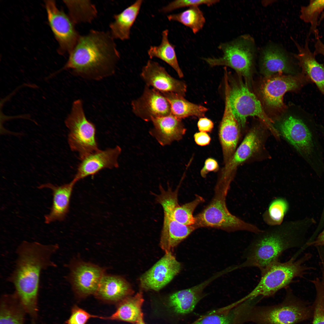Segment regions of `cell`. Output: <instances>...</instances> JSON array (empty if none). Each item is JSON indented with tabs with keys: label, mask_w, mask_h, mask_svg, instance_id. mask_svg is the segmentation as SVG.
I'll return each mask as SVG.
<instances>
[{
	"label": "cell",
	"mask_w": 324,
	"mask_h": 324,
	"mask_svg": "<svg viewBox=\"0 0 324 324\" xmlns=\"http://www.w3.org/2000/svg\"><path fill=\"white\" fill-rule=\"evenodd\" d=\"M283 136L319 177L324 174V149L317 124L310 116H288L281 123Z\"/></svg>",
	"instance_id": "obj_4"
},
{
	"label": "cell",
	"mask_w": 324,
	"mask_h": 324,
	"mask_svg": "<svg viewBox=\"0 0 324 324\" xmlns=\"http://www.w3.org/2000/svg\"><path fill=\"white\" fill-rule=\"evenodd\" d=\"M214 124L210 119L206 117L200 118L197 123V126L200 132H210L213 128Z\"/></svg>",
	"instance_id": "obj_43"
},
{
	"label": "cell",
	"mask_w": 324,
	"mask_h": 324,
	"mask_svg": "<svg viewBox=\"0 0 324 324\" xmlns=\"http://www.w3.org/2000/svg\"><path fill=\"white\" fill-rule=\"evenodd\" d=\"M167 17L170 21L177 22L189 27L195 34L202 28L206 22L203 13L197 6L190 7L178 13L170 14Z\"/></svg>",
	"instance_id": "obj_33"
},
{
	"label": "cell",
	"mask_w": 324,
	"mask_h": 324,
	"mask_svg": "<svg viewBox=\"0 0 324 324\" xmlns=\"http://www.w3.org/2000/svg\"><path fill=\"white\" fill-rule=\"evenodd\" d=\"M114 39L110 32L92 30L80 36L60 70H70L74 76L99 80L115 73L120 58Z\"/></svg>",
	"instance_id": "obj_2"
},
{
	"label": "cell",
	"mask_w": 324,
	"mask_h": 324,
	"mask_svg": "<svg viewBox=\"0 0 324 324\" xmlns=\"http://www.w3.org/2000/svg\"><path fill=\"white\" fill-rule=\"evenodd\" d=\"M225 102L223 116L219 129V136L224 161L226 164L234 153L239 137V126L232 112L229 99V85L224 84Z\"/></svg>",
	"instance_id": "obj_18"
},
{
	"label": "cell",
	"mask_w": 324,
	"mask_h": 324,
	"mask_svg": "<svg viewBox=\"0 0 324 324\" xmlns=\"http://www.w3.org/2000/svg\"><path fill=\"white\" fill-rule=\"evenodd\" d=\"M194 324H230L229 317L222 314H213L207 315Z\"/></svg>",
	"instance_id": "obj_41"
},
{
	"label": "cell",
	"mask_w": 324,
	"mask_h": 324,
	"mask_svg": "<svg viewBox=\"0 0 324 324\" xmlns=\"http://www.w3.org/2000/svg\"><path fill=\"white\" fill-rule=\"evenodd\" d=\"M262 72L266 77L292 73V68L287 56L283 50L271 46L263 51L261 60Z\"/></svg>",
	"instance_id": "obj_25"
},
{
	"label": "cell",
	"mask_w": 324,
	"mask_h": 324,
	"mask_svg": "<svg viewBox=\"0 0 324 324\" xmlns=\"http://www.w3.org/2000/svg\"><path fill=\"white\" fill-rule=\"evenodd\" d=\"M56 244H44L23 241L16 250L14 268L8 278L25 310L32 316L37 311V300L42 272L55 267L53 255L58 250Z\"/></svg>",
	"instance_id": "obj_3"
},
{
	"label": "cell",
	"mask_w": 324,
	"mask_h": 324,
	"mask_svg": "<svg viewBox=\"0 0 324 324\" xmlns=\"http://www.w3.org/2000/svg\"><path fill=\"white\" fill-rule=\"evenodd\" d=\"M230 187L216 185L214 195L210 203L195 217L196 229L210 227L229 232L246 231L257 233L259 227L231 214L227 207L226 197Z\"/></svg>",
	"instance_id": "obj_6"
},
{
	"label": "cell",
	"mask_w": 324,
	"mask_h": 324,
	"mask_svg": "<svg viewBox=\"0 0 324 324\" xmlns=\"http://www.w3.org/2000/svg\"><path fill=\"white\" fill-rule=\"evenodd\" d=\"M133 293L129 283L117 275L105 274L102 277L94 295L101 300L119 302Z\"/></svg>",
	"instance_id": "obj_22"
},
{
	"label": "cell",
	"mask_w": 324,
	"mask_h": 324,
	"mask_svg": "<svg viewBox=\"0 0 324 324\" xmlns=\"http://www.w3.org/2000/svg\"><path fill=\"white\" fill-rule=\"evenodd\" d=\"M323 209V210L324 211V204Z\"/></svg>",
	"instance_id": "obj_49"
},
{
	"label": "cell",
	"mask_w": 324,
	"mask_h": 324,
	"mask_svg": "<svg viewBox=\"0 0 324 324\" xmlns=\"http://www.w3.org/2000/svg\"><path fill=\"white\" fill-rule=\"evenodd\" d=\"M25 311L15 292L3 295L1 302L0 324H23Z\"/></svg>",
	"instance_id": "obj_31"
},
{
	"label": "cell",
	"mask_w": 324,
	"mask_h": 324,
	"mask_svg": "<svg viewBox=\"0 0 324 324\" xmlns=\"http://www.w3.org/2000/svg\"><path fill=\"white\" fill-rule=\"evenodd\" d=\"M204 201L202 197L197 195L192 201L176 207L170 218L184 225H194L196 220L193 212L196 207Z\"/></svg>",
	"instance_id": "obj_36"
},
{
	"label": "cell",
	"mask_w": 324,
	"mask_h": 324,
	"mask_svg": "<svg viewBox=\"0 0 324 324\" xmlns=\"http://www.w3.org/2000/svg\"><path fill=\"white\" fill-rule=\"evenodd\" d=\"M169 32L167 29L162 32L160 44L158 46H151L148 54L151 59L157 58L166 63L176 71L180 78H182L184 74L178 63L175 46L169 41Z\"/></svg>",
	"instance_id": "obj_30"
},
{
	"label": "cell",
	"mask_w": 324,
	"mask_h": 324,
	"mask_svg": "<svg viewBox=\"0 0 324 324\" xmlns=\"http://www.w3.org/2000/svg\"><path fill=\"white\" fill-rule=\"evenodd\" d=\"M295 254L287 261L279 260L273 262L260 270L261 278L255 287L241 301L252 300L259 297H269L280 290L286 288L297 278H304L308 271L315 268L304 264L312 257L306 253L298 259Z\"/></svg>",
	"instance_id": "obj_5"
},
{
	"label": "cell",
	"mask_w": 324,
	"mask_h": 324,
	"mask_svg": "<svg viewBox=\"0 0 324 324\" xmlns=\"http://www.w3.org/2000/svg\"><path fill=\"white\" fill-rule=\"evenodd\" d=\"M260 132L258 129L254 128L248 133L231 158L225 164L219 179L231 182L238 166L260 148L261 143Z\"/></svg>",
	"instance_id": "obj_19"
},
{
	"label": "cell",
	"mask_w": 324,
	"mask_h": 324,
	"mask_svg": "<svg viewBox=\"0 0 324 324\" xmlns=\"http://www.w3.org/2000/svg\"><path fill=\"white\" fill-rule=\"evenodd\" d=\"M150 134L162 146L170 145L181 139L186 131L182 119L172 114L154 118Z\"/></svg>",
	"instance_id": "obj_21"
},
{
	"label": "cell",
	"mask_w": 324,
	"mask_h": 324,
	"mask_svg": "<svg viewBox=\"0 0 324 324\" xmlns=\"http://www.w3.org/2000/svg\"><path fill=\"white\" fill-rule=\"evenodd\" d=\"M194 138L196 144L201 146L208 145L211 140V137L208 134L203 132L196 133L194 135Z\"/></svg>",
	"instance_id": "obj_44"
},
{
	"label": "cell",
	"mask_w": 324,
	"mask_h": 324,
	"mask_svg": "<svg viewBox=\"0 0 324 324\" xmlns=\"http://www.w3.org/2000/svg\"><path fill=\"white\" fill-rule=\"evenodd\" d=\"M218 0H177L170 2L166 6L162 7L160 12L166 14L177 9L186 7L189 8L194 6L205 4L208 6L218 3Z\"/></svg>",
	"instance_id": "obj_39"
},
{
	"label": "cell",
	"mask_w": 324,
	"mask_h": 324,
	"mask_svg": "<svg viewBox=\"0 0 324 324\" xmlns=\"http://www.w3.org/2000/svg\"><path fill=\"white\" fill-rule=\"evenodd\" d=\"M314 44L315 51L314 52L316 55H322L324 56V44L322 42L319 37H316Z\"/></svg>",
	"instance_id": "obj_46"
},
{
	"label": "cell",
	"mask_w": 324,
	"mask_h": 324,
	"mask_svg": "<svg viewBox=\"0 0 324 324\" xmlns=\"http://www.w3.org/2000/svg\"><path fill=\"white\" fill-rule=\"evenodd\" d=\"M135 324H145V323L143 321V319H142L136 322Z\"/></svg>",
	"instance_id": "obj_48"
},
{
	"label": "cell",
	"mask_w": 324,
	"mask_h": 324,
	"mask_svg": "<svg viewBox=\"0 0 324 324\" xmlns=\"http://www.w3.org/2000/svg\"><path fill=\"white\" fill-rule=\"evenodd\" d=\"M314 286L316 297L312 308L313 324H324V271L320 278L310 280Z\"/></svg>",
	"instance_id": "obj_35"
},
{
	"label": "cell",
	"mask_w": 324,
	"mask_h": 324,
	"mask_svg": "<svg viewBox=\"0 0 324 324\" xmlns=\"http://www.w3.org/2000/svg\"><path fill=\"white\" fill-rule=\"evenodd\" d=\"M219 169V165L217 161L212 158L206 159L203 167L200 171V174L203 178H205L206 175L210 172H216Z\"/></svg>",
	"instance_id": "obj_42"
},
{
	"label": "cell",
	"mask_w": 324,
	"mask_h": 324,
	"mask_svg": "<svg viewBox=\"0 0 324 324\" xmlns=\"http://www.w3.org/2000/svg\"><path fill=\"white\" fill-rule=\"evenodd\" d=\"M100 316L92 314L75 305L72 309L71 315L66 322V324H86L89 319L100 318Z\"/></svg>",
	"instance_id": "obj_40"
},
{
	"label": "cell",
	"mask_w": 324,
	"mask_h": 324,
	"mask_svg": "<svg viewBox=\"0 0 324 324\" xmlns=\"http://www.w3.org/2000/svg\"><path fill=\"white\" fill-rule=\"evenodd\" d=\"M229 99L231 109L240 127H244L247 119L256 117L276 138L279 134L265 112L260 100L243 81L229 83Z\"/></svg>",
	"instance_id": "obj_9"
},
{
	"label": "cell",
	"mask_w": 324,
	"mask_h": 324,
	"mask_svg": "<svg viewBox=\"0 0 324 324\" xmlns=\"http://www.w3.org/2000/svg\"><path fill=\"white\" fill-rule=\"evenodd\" d=\"M70 270L69 281L75 293L82 298L95 294L105 274L103 268L82 261L72 264Z\"/></svg>",
	"instance_id": "obj_13"
},
{
	"label": "cell",
	"mask_w": 324,
	"mask_h": 324,
	"mask_svg": "<svg viewBox=\"0 0 324 324\" xmlns=\"http://www.w3.org/2000/svg\"><path fill=\"white\" fill-rule=\"evenodd\" d=\"M69 132L68 142L70 150L78 154L81 160L99 150L95 125L86 118L82 101L73 102L65 121Z\"/></svg>",
	"instance_id": "obj_8"
},
{
	"label": "cell",
	"mask_w": 324,
	"mask_h": 324,
	"mask_svg": "<svg viewBox=\"0 0 324 324\" xmlns=\"http://www.w3.org/2000/svg\"><path fill=\"white\" fill-rule=\"evenodd\" d=\"M143 3L136 1L119 14H115L114 21L110 25V32L114 39L122 40L130 38V30L139 13Z\"/></svg>",
	"instance_id": "obj_27"
},
{
	"label": "cell",
	"mask_w": 324,
	"mask_h": 324,
	"mask_svg": "<svg viewBox=\"0 0 324 324\" xmlns=\"http://www.w3.org/2000/svg\"><path fill=\"white\" fill-rule=\"evenodd\" d=\"M181 269V265L172 252L164 255L140 279V285L146 290L158 291L169 283Z\"/></svg>",
	"instance_id": "obj_14"
},
{
	"label": "cell",
	"mask_w": 324,
	"mask_h": 324,
	"mask_svg": "<svg viewBox=\"0 0 324 324\" xmlns=\"http://www.w3.org/2000/svg\"><path fill=\"white\" fill-rule=\"evenodd\" d=\"M144 300L140 292L133 296H129L119 302L116 311L108 316H101V319L118 320L135 324L143 319L142 306Z\"/></svg>",
	"instance_id": "obj_28"
},
{
	"label": "cell",
	"mask_w": 324,
	"mask_h": 324,
	"mask_svg": "<svg viewBox=\"0 0 324 324\" xmlns=\"http://www.w3.org/2000/svg\"><path fill=\"white\" fill-rule=\"evenodd\" d=\"M316 224L314 218L306 217L262 230L255 234L244 252L245 260L237 265V268L254 267L261 270L278 261L285 251L296 248L302 250L308 240V232Z\"/></svg>",
	"instance_id": "obj_1"
},
{
	"label": "cell",
	"mask_w": 324,
	"mask_h": 324,
	"mask_svg": "<svg viewBox=\"0 0 324 324\" xmlns=\"http://www.w3.org/2000/svg\"><path fill=\"white\" fill-rule=\"evenodd\" d=\"M310 80L302 73L298 75H277L266 77L262 82L260 91L268 107L280 109L284 106V96L287 92L299 90Z\"/></svg>",
	"instance_id": "obj_11"
},
{
	"label": "cell",
	"mask_w": 324,
	"mask_h": 324,
	"mask_svg": "<svg viewBox=\"0 0 324 324\" xmlns=\"http://www.w3.org/2000/svg\"><path fill=\"white\" fill-rule=\"evenodd\" d=\"M324 9V0H311L307 6L301 8L300 18L305 22L310 24L311 30L315 37L319 36L317 29L318 18Z\"/></svg>",
	"instance_id": "obj_37"
},
{
	"label": "cell",
	"mask_w": 324,
	"mask_h": 324,
	"mask_svg": "<svg viewBox=\"0 0 324 324\" xmlns=\"http://www.w3.org/2000/svg\"><path fill=\"white\" fill-rule=\"evenodd\" d=\"M140 76L145 86L160 92H172L184 96L187 86L183 81L171 76L158 62L148 60L143 67Z\"/></svg>",
	"instance_id": "obj_16"
},
{
	"label": "cell",
	"mask_w": 324,
	"mask_h": 324,
	"mask_svg": "<svg viewBox=\"0 0 324 324\" xmlns=\"http://www.w3.org/2000/svg\"><path fill=\"white\" fill-rule=\"evenodd\" d=\"M49 24L59 45L60 54H68L76 45L80 35L68 15L57 7L54 0L45 1Z\"/></svg>",
	"instance_id": "obj_12"
},
{
	"label": "cell",
	"mask_w": 324,
	"mask_h": 324,
	"mask_svg": "<svg viewBox=\"0 0 324 324\" xmlns=\"http://www.w3.org/2000/svg\"><path fill=\"white\" fill-rule=\"evenodd\" d=\"M212 278L173 293L169 298V305L177 313L184 314L191 312L202 298L203 290Z\"/></svg>",
	"instance_id": "obj_26"
},
{
	"label": "cell",
	"mask_w": 324,
	"mask_h": 324,
	"mask_svg": "<svg viewBox=\"0 0 324 324\" xmlns=\"http://www.w3.org/2000/svg\"><path fill=\"white\" fill-rule=\"evenodd\" d=\"M309 246L324 247V228L314 240L306 244L304 248Z\"/></svg>",
	"instance_id": "obj_45"
},
{
	"label": "cell",
	"mask_w": 324,
	"mask_h": 324,
	"mask_svg": "<svg viewBox=\"0 0 324 324\" xmlns=\"http://www.w3.org/2000/svg\"><path fill=\"white\" fill-rule=\"evenodd\" d=\"M168 101L171 114L181 119L190 116H204L208 110L205 107L191 103L184 96L172 92H161Z\"/></svg>",
	"instance_id": "obj_29"
},
{
	"label": "cell",
	"mask_w": 324,
	"mask_h": 324,
	"mask_svg": "<svg viewBox=\"0 0 324 324\" xmlns=\"http://www.w3.org/2000/svg\"><path fill=\"white\" fill-rule=\"evenodd\" d=\"M289 209V203L285 198L278 197L273 200L262 215L264 222L270 226H278L283 223Z\"/></svg>",
	"instance_id": "obj_34"
},
{
	"label": "cell",
	"mask_w": 324,
	"mask_h": 324,
	"mask_svg": "<svg viewBox=\"0 0 324 324\" xmlns=\"http://www.w3.org/2000/svg\"><path fill=\"white\" fill-rule=\"evenodd\" d=\"M179 185L174 191H172L168 185L165 190L160 185V194L155 195L156 201L161 205L163 209L164 215L171 218L176 207L179 205L178 201V193Z\"/></svg>",
	"instance_id": "obj_38"
},
{
	"label": "cell",
	"mask_w": 324,
	"mask_h": 324,
	"mask_svg": "<svg viewBox=\"0 0 324 324\" xmlns=\"http://www.w3.org/2000/svg\"><path fill=\"white\" fill-rule=\"evenodd\" d=\"M296 44L298 53L295 56L298 61L302 73L315 84L324 95V66L317 61L316 55L310 50L308 39L306 40L304 46Z\"/></svg>",
	"instance_id": "obj_24"
},
{
	"label": "cell",
	"mask_w": 324,
	"mask_h": 324,
	"mask_svg": "<svg viewBox=\"0 0 324 324\" xmlns=\"http://www.w3.org/2000/svg\"><path fill=\"white\" fill-rule=\"evenodd\" d=\"M196 229L193 225L187 226L164 215L160 245L165 253L172 252L174 249Z\"/></svg>",
	"instance_id": "obj_23"
},
{
	"label": "cell",
	"mask_w": 324,
	"mask_h": 324,
	"mask_svg": "<svg viewBox=\"0 0 324 324\" xmlns=\"http://www.w3.org/2000/svg\"><path fill=\"white\" fill-rule=\"evenodd\" d=\"M284 302L272 306L251 309L247 313L248 321L257 324H296L312 315V309L296 297L289 287Z\"/></svg>",
	"instance_id": "obj_7"
},
{
	"label": "cell",
	"mask_w": 324,
	"mask_h": 324,
	"mask_svg": "<svg viewBox=\"0 0 324 324\" xmlns=\"http://www.w3.org/2000/svg\"><path fill=\"white\" fill-rule=\"evenodd\" d=\"M121 152V147L117 146L104 150L99 149L88 155L81 160L73 180L76 182L103 169L118 168V158Z\"/></svg>",
	"instance_id": "obj_17"
},
{
	"label": "cell",
	"mask_w": 324,
	"mask_h": 324,
	"mask_svg": "<svg viewBox=\"0 0 324 324\" xmlns=\"http://www.w3.org/2000/svg\"><path fill=\"white\" fill-rule=\"evenodd\" d=\"M69 11L68 15L75 24L90 23L96 17L97 11L89 0L63 1Z\"/></svg>",
	"instance_id": "obj_32"
},
{
	"label": "cell",
	"mask_w": 324,
	"mask_h": 324,
	"mask_svg": "<svg viewBox=\"0 0 324 324\" xmlns=\"http://www.w3.org/2000/svg\"><path fill=\"white\" fill-rule=\"evenodd\" d=\"M316 248L320 260V264L324 266V247H317Z\"/></svg>",
	"instance_id": "obj_47"
},
{
	"label": "cell",
	"mask_w": 324,
	"mask_h": 324,
	"mask_svg": "<svg viewBox=\"0 0 324 324\" xmlns=\"http://www.w3.org/2000/svg\"><path fill=\"white\" fill-rule=\"evenodd\" d=\"M76 183L73 180L60 186L47 183L38 186V189L47 188L52 192V205L50 212L44 216L45 223L49 224L65 219L69 211L70 198Z\"/></svg>",
	"instance_id": "obj_20"
},
{
	"label": "cell",
	"mask_w": 324,
	"mask_h": 324,
	"mask_svg": "<svg viewBox=\"0 0 324 324\" xmlns=\"http://www.w3.org/2000/svg\"><path fill=\"white\" fill-rule=\"evenodd\" d=\"M134 114L146 122L171 114L167 100L160 92L145 86L141 95L131 103Z\"/></svg>",
	"instance_id": "obj_15"
},
{
	"label": "cell",
	"mask_w": 324,
	"mask_h": 324,
	"mask_svg": "<svg viewBox=\"0 0 324 324\" xmlns=\"http://www.w3.org/2000/svg\"><path fill=\"white\" fill-rule=\"evenodd\" d=\"M218 48L222 52L220 57L203 58L211 67L224 66L231 68L246 79L251 75L254 52L252 46L243 38L221 43Z\"/></svg>",
	"instance_id": "obj_10"
}]
</instances>
